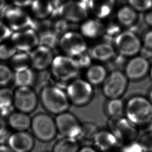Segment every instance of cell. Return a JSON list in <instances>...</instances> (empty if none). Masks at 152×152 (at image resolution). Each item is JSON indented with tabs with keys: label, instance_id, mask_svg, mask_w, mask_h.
Returning <instances> with one entry per match:
<instances>
[{
	"label": "cell",
	"instance_id": "obj_31",
	"mask_svg": "<svg viewBox=\"0 0 152 152\" xmlns=\"http://www.w3.org/2000/svg\"><path fill=\"white\" fill-rule=\"evenodd\" d=\"M8 65L14 71L31 67L29 53L17 51L9 61Z\"/></svg>",
	"mask_w": 152,
	"mask_h": 152
},
{
	"label": "cell",
	"instance_id": "obj_26",
	"mask_svg": "<svg viewBox=\"0 0 152 152\" xmlns=\"http://www.w3.org/2000/svg\"><path fill=\"white\" fill-rule=\"evenodd\" d=\"M125 107L121 98L107 99L104 104V113L109 118L122 117L125 113Z\"/></svg>",
	"mask_w": 152,
	"mask_h": 152
},
{
	"label": "cell",
	"instance_id": "obj_46",
	"mask_svg": "<svg viewBox=\"0 0 152 152\" xmlns=\"http://www.w3.org/2000/svg\"><path fill=\"white\" fill-rule=\"evenodd\" d=\"M6 0H0V10H2L5 5Z\"/></svg>",
	"mask_w": 152,
	"mask_h": 152
},
{
	"label": "cell",
	"instance_id": "obj_38",
	"mask_svg": "<svg viewBox=\"0 0 152 152\" xmlns=\"http://www.w3.org/2000/svg\"><path fill=\"white\" fill-rule=\"evenodd\" d=\"M117 152H144L138 141L122 144Z\"/></svg>",
	"mask_w": 152,
	"mask_h": 152
},
{
	"label": "cell",
	"instance_id": "obj_23",
	"mask_svg": "<svg viewBox=\"0 0 152 152\" xmlns=\"http://www.w3.org/2000/svg\"><path fill=\"white\" fill-rule=\"evenodd\" d=\"M36 80L35 71L31 67L14 72L13 83L16 87H32Z\"/></svg>",
	"mask_w": 152,
	"mask_h": 152
},
{
	"label": "cell",
	"instance_id": "obj_39",
	"mask_svg": "<svg viewBox=\"0 0 152 152\" xmlns=\"http://www.w3.org/2000/svg\"><path fill=\"white\" fill-rule=\"evenodd\" d=\"M12 32L4 21L0 20V44L9 40Z\"/></svg>",
	"mask_w": 152,
	"mask_h": 152
},
{
	"label": "cell",
	"instance_id": "obj_15",
	"mask_svg": "<svg viewBox=\"0 0 152 152\" xmlns=\"http://www.w3.org/2000/svg\"><path fill=\"white\" fill-rule=\"evenodd\" d=\"M31 67L35 71L42 72L50 68L55 55L53 50L39 45L29 53Z\"/></svg>",
	"mask_w": 152,
	"mask_h": 152
},
{
	"label": "cell",
	"instance_id": "obj_32",
	"mask_svg": "<svg viewBox=\"0 0 152 152\" xmlns=\"http://www.w3.org/2000/svg\"><path fill=\"white\" fill-rule=\"evenodd\" d=\"M14 71L8 64L0 62V87H8L13 83Z\"/></svg>",
	"mask_w": 152,
	"mask_h": 152
},
{
	"label": "cell",
	"instance_id": "obj_8",
	"mask_svg": "<svg viewBox=\"0 0 152 152\" xmlns=\"http://www.w3.org/2000/svg\"><path fill=\"white\" fill-rule=\"evenodd\" d=\"M107 129L113 134L121 145L134 141L139 134L136 126L123 116L109 118Z\"/></svg>",
	"mask_w": 152,
	"mask_h": 152
},
{
	"label": "cell",
	"instance_id": "obj_18",
	"mask_svg": "<svg viewBox=\"0 0 152 152\" xmlns=\"http://www.w3.org/2000/svg\"><path fill=\"white\" fill-rule=\"evenodd\" d=\"M92 143L99 152H117L121 145L108 129H99Z\"/></svg>",
	"mask_w": 152,
	"mask_h": 152
},
{
	"label": "cell",
	"instance_id": "obj_25",
	"mask_svg": "<svg viewBox=\"0 0 152 152\" xmlns=\"http://www.w3.org/2000/svg\"><path fill=\"white\" fill-rule=\"evenodd\" d=\"M115 0H89V6L98 18H106L111 14Z\"/></svg>",
	"mask_w": 152,
	"mask_h": 152
},
{
	"label": "cell",
	"instance_id": "obj_43",
	"mask_svg": "<svg viewBox=\"0 0 152 152\" xmlns=\"http://www.w3.org/2000/svg\"><path fill=\"white\" fill-rule=\"evenodd\" d=\"M16 5L19 7H25L32 3V0H13Z\"/></svg>",
	"mask_w": 152,
	"mask_h": 152
},
{
	"label": "cell",
	"instance_id": "obj_49",
	"mask_svg": "<svg viewBox=\"0 0 152 152\" xmlns=\"http://www.w3.org/2000/svg\"><path fill=\"white\" fill-rule=\"evenodd\" d=\"M150 131L152 132V121L151 122Z\"/></svg>",
	"mask_w": 152,
	"mask_h": 152
},
{
	"label": "cell",
	"instance_id": "obj_34",
	"mask_svg": "<svg viewBox=\"0 0 152 152\" xmlns=\"http://www.w3.org/2000/svg\"><path fill=\"white\" fill-rule=\"evenodd\" d=\"M17 52L10 39L0 44V61H9Z\"/></svg>",
	"mask_w": 152,
	"mask_h": 152
},
{
	"label": "cell",
	"instance_id": "obj_2",
	"mask_svg": "<svg viewBox=\"0 0 152 152\" xmlns=\"http://www.w3.org/2000/svg\"><path fill=\"white\" fill-rule=\"evenodd\" d=\"M126 118L136 126L145 125L152 121V103L140 96L130 98L125 107Z\"/></svg>",
	"mask_w": 152,
	"mask_h": 152
},
{
	"label": "cell",
	"instance_id": "obj_28",
	"mask_svg": "<svg viewBox=\"0 0 152 152\" xmlns=\"http://www.w3.org/2000/svg\"><path fill=\"white\" fill-rule=\"evenodd\" d=\"M31 7L35 16L41 20L53 13V5L50 0H34L31 3Z\"/></svg>",
	"mask_w": 152,
	"mask_h": 152
},
{
	"label": "cell",
	"instance_id": "obj_47",
	"mask_svg": "<svg viewBox=\"0 0 152 152\" xmlns=\"http://www.w3.org/2000/svg\"><path fill=\"white\" fill-rule=\"evenodd\" d=\"M148 99L151 101V102L152 103V89L151 90L150 93H149V98Z\"/></svg>",
	"mask_w": 152,
	"mask_h": 152
},
{
	"label": "cell",
	"instance_id": "obj_13",
	"mask_svg": "<svg viewBox=\"0 0 152 152\" xmlns=\"http://www.w3.org/2000/svg\"><path fill=\"white\" fill-rule=\"evenodd\" d=\"M17 51L30 53L39 45V36L33 28L13 32L10 39Z\"/></svg>",
	"mask_w": 152,
	"mask_h": 152
},
{
	"label": "cell",
	"instance_id": "obj_50",
	"mask_svg": "<svg viewBox=\"0 0 152 152\" xmlns=\"http://www.w3.org/2000/svg\"></svg>",
	"mask_w": 152,
	"mask_h": 152
},
{
	"label": "cell",
	"instance_id": "obj_45",
	"mask_svg": "<svg viewBox=\"0 0 152 152\" xmlns=\"http://www.w3.org/2000/svg\"><path fill=\"white\" fill-rule=\"evenodd\" d=\"M0 152H14L7 144H0Z\"/></svg>",
	"mask_w": 152,
	"mask_h": 152
},
{
	"label": "cell",
	"instance_id": "obj_33",
	"mask_svg": "<svg viewBox=\"0 0 152 152\" xmlns=\"http://www.w3.org/2000/svg\"><path fill=\"white\" fill-rule=\"evenodd\" d=\"M99 130L96 124L91 122H85L82 125V132L79 139L85 141H92Z\"/></svg>",
	"mask_w": 152,
	"mask_h": 152
},
{
	"label": "cell",
	"instance_id": "obj_48",
	"mask_svg": "<svg viewBox=\"0 0 152 152\" xmlns=\"http://www.w3.org/2000/svg\"><path fill=\"white\" fill-rule=\"evenodd\" d=\"M150 77L152 80V65L151 66L150 70Z\"/></svg>",
	"mask_w": 152,
	"mask_h": 152
},
{
	"label": "cell",
	"instance_id": "obj_36",
	"mask_svg": "<svg viewBox=\"0 0 152 152\" xmlns=\"http://www.w3.org/2000/svg\"><path fill=\"white\" fill-rule=\"evenodd\" d=\"M138 142L144 152H152V132L143 134L138 139Z\"/></svg>",
	"mask_w": 152,
	"mask_h": 152
},
{
	"label": "cell",
	"instance_id": "obj_22",
	"mask_svg": "<svg viewBox=\"0 0 152 152\" xmlns=\"http://www.w3.org/2000/svg\"><path fill=\"white\" fill-rule=\"evenodd\" d=\"M107 68L101 64H93L86 69L85 79L93 86L102 85L108 75Z\"/></svg>",
	"mask_w": 152,
	"mask_h": 152
},
{
	"label": "cell",
	"instance_id": "obj_9",
	"mask_svg": "<svg viewBox=\"0 0 152 152\" xmlns=\"http://www.w3.org/2000/svg\"><path fill=\"white\" fill-rule=\"evenodd\" d=\"M114 46L117 53L122 57H133L140 53L142 42L133 31H121L114 40Z\"/></svg>",
	"mask_w": 152,
	"mask_h": 152
},
{
	"label": "cell",
	"instance_id": "obj_7",
	"mask_svg": "<svg viewBox=\"0 0 152 152\" xmlns=\"http://www.w3.org/2000/svg\"><path fill=\"white\" fill-rule=\"evenodd\" d=\"M128 80L121 70L112 71L102 85L103 94L107 99L121 98L127 89Z\"/></svg>",
	"mask_w": 152,
	"mask_h": 152
},
{
	"label": "cell",
	"instance_id": "obj_24",
	"mask_svg": "<svg viewBox=\"0 0 152 152\" xmlns=\"http://www.w3.org/2000/svg\"><path fill=\"white\" fill-rule=\"evenodd\" d=\"M14 109V89L9 86L0 87V116L7 117Z\"/></svg>",
	"mask_w": 152,
	"mask_h": 152
},
{
	"label": "cell",
	"instance_id": "obj_17",
	"mask_svg": "<svg viewBox=\"0 0 152 152\" xmlns=\"http://www.w3.org/2000/svg\"><path fill=\"white\" fill-rule=\"evenodd\" d=\"M150 68L148 59L141 56H136L126 64L124 73L128 80H138L146 76Z\"/></svg>",
	"mask_w": 152,
	"mask_h": 152
},
{
	"label": "cell",
	"instance_id": "obj_44",
	"mask_svg": "<svg viewBox=\"0 0 152 152\" xmlns=\"http://www.w3.org/2000/svg\"><path fill=\"white\" fill-rule=\"evenodd\" d=\"M78 152H99L93 145H84L81 146Z\"/></svg>",
	"mask_w": 152,
	"mask_h": 152
},
{
	"label": "cell",
	"instance_id": "obj_16",
	"mask_svg": "<svg viewBox=\"0 0 152 152\" xmlns=\"http://www.w3.org/2000/svg\"><path fill=\"white\" fill-rule=\"evenodd\" d=\"M7 142L14 152H31L35 146V138L28 131L13 132L8 136Z\"/></svg>",
	"mask_w": 152,
	"mask_h": 152
},
{
	"label": "cell",
	"instance_id": "obj_20",
	"mask_svg": "<svg viewBox=\"0 0 152 152\" xmlns=\"http://www.w3.org/2000/svg\"><path fill=\"white\" fill-rule=\"evenodd\" d=\"M31 121L32 117L30 114L15 110L7 116L6 121L9 129L13 132H20L30 129Z\"/></svg>",
	"mask_w": 152,
	"mask_h": 152
},
{
	"label": "cell",
	"instance_id": "obj_1",
	"mask_svg": "<svg viewBox=\"0 0 152 152\" xmlns=\"http://www.w3.org/2000/svg\"><path fill=\"white\" fill-rule=\"evenodd\" d=\"M39 99L48 113L56 116L68 111L71 105L66 91L58 85L43 87L39 92Z\"/></svg>",
	"mask_w": 152,
	"mask_h": 152
},
{
	"label": "cell",
	"instance_id": "obj_5",
	"mask_svg": "<svg viewBox=\"0 0 152 152\" xmlns=\"http://www.w3.org/2000/svg\"><path fill=\"white\" fill-rule=\"evenodd\" d=\"M66 91L71 104L76 107L86 106L94 96L93 85L86 79L78 77L68 83Z\"/></svg>",
	"mask_w": 152,
	"mask_h": 152
},
{
	"label": "cell",
	"instance_id": "obj_10",
	"mask_svg": "<svg viewBox=\"0 0 152 152\" xmlns=\"http://www.w3.org/2000/svg\"><path fill=\"white\" fill-rule=\"evenodd\" d=\"M39 101V96L32 87L14 89V107L16 111L30 114L35 111Z\"/></svg>",
	"mask_w": 152,
	"mask_h": 152
},
{
	"label": "cell",
	"instance_id": "obj_29",
	"mask_svg": "<svg viewBox=\"0 0 152 152\" xmlns=\"http://www.w3.org/2000/svg\"><path fill=\"white\" fill-rule=\"evenodd\" d=\"M80 148L77 139L62 137L54 144L51 152H78Z\"/></svg>",
	"mask_w": 152,
	"mask_h": 152
},
{
	"label": "cell",
	"instance_id": "obj_27",
	"mask_svg": "<svg viewBox=\"0 0 152 152\" xmlns=\"http://www.w3.org/2000/svg\"><path fill=\"white\" fill-rule=\"evenodd\" d=\"M139 12L127 5L121 7L117 13V19L120 25L126 27L134 26L138 18Z\"/></svg>",
	"mask_w": 152,
	"mask_h": 152
},
{
	"label": "cell",
	"instance_id": "obj_21",
	"mask_svg": "<svg viewBox=\"0 0 152 152\" xmlns=\"http://www.w3.org/2000/svg\"><path fill=\"white\" fill-rule=\"evenodd\" d=\"M105 26L97 19L84 21L80 27V34L86 39H97L104 37Z\"/></svg>",
	"mask_w": 152,
	"mask_h": 152
},
{
	"label": "cell",
	"instance_id": "obj_6",
	"mask_svg": "<svg viewBox=\"0 0 152 152\" xmlns=\"http://www.w3.org/2000/svg\"><path fill=\"white\" fill-rule=\"evenodd\" d=\"M59 47L63 54L74 58L88 50L86 39L80 32L70 30L60 37Z\"/></svg>",
	"mask_w": 152,
	"mask_h": 152
},
{
	"label": "cell",
	"instance_id": "obj_3",
	"mask_svg": "<svg viewBox=\"0 0 152 152\" xmlns=\"http://www.w3.org/2000/svg\"><path fill=\"white\" fill-rule=\"evenodd\" d=\"M50 73L59 82L67 83L76 78L80 72V67L74 58L61 54L55 56L50 68Z\"/></svg>",
	"mask_w": 152,
	"mask_h": 152
},
{
	"label": "cell",
	"instance_id": "obj_30",
	"mask_svg": "<svg viewBox=\"0 0 152 152\" xmlns=\"http://www.w3.org/2000/svg\"><path fill=\"white\" fill-rule=\"evenodd\" d=\"M39 33V45L53 50L59 46L60 37L51 29H46Z\"/></svg>",
	"mask_w": 152,
	"mask_h": 152
},
{
	"label": "cell",
	"instance_id": "obj_4",
	"mask_svg": "<svg viewBox=\"0 0 152 152\" xmlns=\"http://www.w3.org/2000/svg\"><path fill=\"white\" fill-rule=\"evenodd\" d=\"M30 129L35 139L44 143L53 141L58 134L55 118L49 113L39 112L34 115Z\"/></svg>",
	"mask_w": 152,
	"mask_h": 152
},
{
	"label": "cell",
	"instance_id": "obj_12",
	"mask_svg": "<svg viewBox=\"0 0 152 152\" xmlns=\"http://www.w3.org/2000/svg\"><path fill=\"white\" fill-rule=\"evenodd\" d=\"M4 17V23L12 32L29 28L35 29L36 23L27 12L19 7L8 8Z\"/></svg>",
	"mask_w": 152,
	"mask_h": 152
},
{
	"label": "cell",
	"instance_id": "obj_40",
	"mask_svg": "<svg viewBox=\"0 0 152 152\" xmlns=\"http://www.w3.org/2000/svg\"><path fill=\"white\" fill-rule=\"evenodd\" d=\"M9 128L6 121L0 116V140L5 138L8 134Z\"/></svg>",
	"mask_w": 152,
	"mask_h": 152
},
{
	"label": "cell",
	"instance_id": "obj_19",
	"mask_svg": "<svg viewBox=\"0 0 152 152\" xmlns=\"http://www.w3.org/2000/svg\"><path fill=\"white\" fill-rule=\"evenodd\" d=\"M93 60L98 63H110L116 56L117 51L114 45L108 41L98 43L88 50Z\"/></svg>",
	"mask_w": 152,
	"mask_h": 152
},
{
	"label": "cell",
	"instance_id": "obj_37",
	"mask_svg": "<svg viewBox=\"0 0 152 152\" xmlns=\"http://www.w3.org/2000/svg\"><path fill=\"white\" fill-rule=\"evenodd\" d=\"M75 59L77 62L80 69H87L93 64L92 63L93 60L89 53L88 50L80 55L78 57L75 58Z\"/></svg>",
	"mask_w": 152,
	"mask_h": 152
},
{
	"label": "cell",
	"instance_id": "obj_35",
	"mask_svg": "<svg viewBox=\"0 0 152 152\" xmlns=\"http://www.w3.org/2000/svg\"><path fill=\"white\" fill-rule=\"evenodd\" d=\"M128 5L139 13L145 12L152 9V0H127Z\"/></svg>",
	"mask_w": 152,
	"mask_h": 152
},
{
	"label": "cell",
	"instance_id": "obj_42",
	"mask_svg": "<svg viewBox=\"0 0 152 152\" xmlns=\"http://www.w3.org/2000/svg\"><path fill=\"white\" fill-rule=\"evenodd\" d=\"M144 20L146 25L152 28V9L145 13Z\"/></svg>",
	"mask_w": 152,
	"mask_h": 152
},
{
	"label": "cell",
	"instance_id": "obj_11",
	"mask_svg": "<svg viewBox=\"0 0 152 152\" xmlns=\"http://www.w3.org/2000/svg\"><path fill=\"white\" fill-rule=\"evenodd\" d=\"M58 134L64 138L77 139L82 132V125L73 113L66 112L56 115L55 118Z\"/></svg>",
	"mask_w": 152,
	"mask_h": 152
},
{
	"label": "cell",
	"instance_id": "obj_41",
	"mask_svg": "<svg viewBox=\"0 0 152 152\" xmlns=\"http://www.w3.org/2000/svg\"><path fill=\"white\" fill-rule=\"evenodd\" d=\"M144 47L152 50V30L147 32L143 38Z\"/></svg>",
	"mask_w": 152,
	"mask_h": 152
},
{
	"label": "cell",
	"instance_id": "obj_14",
	"mask_svg": "<svg viewBox=\"0 0 152 152\" xmlns=\"http://www.w3.org/2000/svg\"><path fill=\"white\" fill-rule=\"evenodd\" d=\"M54 14L61 15L68 22L80 23L87 16V5L86 0L71 1L59 7Z\"/></svg>",
	"mask_w": 152,
	"mask_h": 152
}]
</instances>
